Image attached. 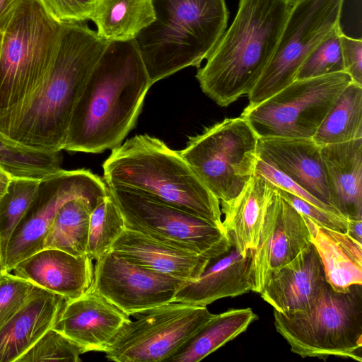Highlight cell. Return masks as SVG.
<instances>
[{"label": "cell", "mask_w": 362, "mask_h": 362, "mask_svg": "<svg viewBox=\"0 0 362 362\" xmlns=\"http://www.w3.org/2000/svg\"><path fill=\"white\" fill-rule=\"evenodd\" d=\"M151 86L135 40L108 42L74 109L64 150L99 153L119 146Z\"/></svg>", "instance_id": "6da1fadb"}, {"label": "cell", "mask_w": 362, "mask_h": 362, "mask_svg": "<svg viewBox=\"0 0 362 362\" xmlns=\"http://www.w3.org/2000/svg\"><path fill=\"white\" fill-rule=\"evenodd\" d=\"M107 42L82 22L62 23L47 74L5 136L36 150H64L74 109Z\"/></svg>", "instance_id": "7a4b0ae2"}, {"label": "cell", "mask_w": 362, "mask_h": 362, "mask_svg": "<svg viewBox=\"0 0 362 362\" xmlns=\"http://www.w3.org/2000/svg\"><path fill=\"white\" fill-rule=\"evenodd\" d=\"M294 0H239L235 17L196 78L202 92L228 106L253 88L270 62Z\"/></svg>", "instance_id": "3957f363"}, {"label": "cell", "mask_w": 362, "mask_h": 362, "mask_svg": "<svg viewBox=\"0 0 362 362\" xmlns=\"http://www.w3.org/2000/svg\"><path fill=\"white\" fill-rule=\"evenodd\" d=\"M103 170L107 187L138 191L223 226L220 201L179 151L156 137L135 135L112 148Z\"/></svg>", "instance_id": "277c9868"}, {"label": "cell", "mask_w": 362, "mask_h": 362, "mask_svg": "<svg viewBox=\"0 0 362 362\" xmlns=\"http://www.w3.org/2000/svg\"><path fill=\"white\" fill-rule=\"evenodd\" d=\"M154 20L134 40L153 85L199 67L226 30V0H151Z\"/></svg>", "instance_id": "5b68a950"}, {"label": "cell", "mask_w": 362, "mask_h": 362, "mask_svg": "<svg viewBox=\"0 0 362 362\" xmlns=\"http://www.w3.org/2000/svg\"><path fill=\"white\" fill-rule=\"evenodd\" d=\"M62 24L40 0H24L2 33L0 133L4 136L47 74Z\"/></svg>", "instance_id": "8992f818"}, {"label": "cell", "mask_w": 362, "mask_h": 362, "mask_svg": "<svg viewBox=\"0 0 362 362\" xmlns=\"http://www.w3.org/2000/svg\"><path fill=\"white\" fill-rule=\"evenodd\" d=\"M276 330L303 358L334 356L362 361V285L345 292L327 282L305 310H274Z\"/></svg>", "instance_id": "52a82bcc"}, {"label": "cell", "mask_w": 362, "mask_h": 362, "mask_svg": "<svg viewBox=\"0 0 362 362\" xmlns=\"http://www.w3.org/2000/svg\"><path fill=\"white\" fill-rule=\"evenodd\" d=\"M258 139L242 116L226 118L191 137L179 153L220 202H227L255 175Z\"/></svg>", "instance_id": "ba28073f"}, {"label": "cell", "mask_w": 362, "mask_h": 362, "mask_svg": "<svg viewBox=\"0 0 362 362\" xmlns=\"http://www.w3.org/2000/svg\"><path fill=\"white\" fill-rule=\"evenodd\" d=\"M351 81L344 71L297 79L262 103L246 107L240 116L259 139H312L338 95Z\"/></svg>", "instance_id": "9c48e42d"}, {"label": "cell", "mask_w": 362, "mask_h": 362, "mask_svg": "<svg viewBox=\"0 0 362 362\" xmlns=\"http://www.w3.org/2000/svg\"><path fill=\"white\" fill-rule=\"evenodd\" d=\"M216 314L204 305L172 301L134 313L104 350L109 361H167Z\"/></svg>", "instance_id": "30bf717a"}, {"label": "cell", "mask_w": 362, "mask_h": 362, "mask_svg": "<svg viewBox=\"0 0 362 362\" xmlns=\"http://www.w3.org/2000/svg\"><path fill=\"white\" fill-rule=\"evenodd\" d=\"M107 187L127 229L211 259L232 245L223 226L138 191L123 187Z\"/></svg>", "instance_id": "8fae6325"}, {"label": "cell", "mask_w": 362, "mask_h": 362, "mask_svg": "<svg viewBox=\"0 0 362 362\" xmlns=\"http://www.w3.org/2000/svg\"><path fill=\"white\" fill-rule=\"evenodd\" d=\"M344 0H294L274 53L247 94V107L255 106L296 80L311 51L341 27Z\"/></svg>", "instance_id": "7c38bea8"}, {"label": "cell", "mask_w": 362, "mask_h": 362, "mask_svg": "<svg viewBox=\"0 0 362 362\" xmlns=\"http://www.w3.org/2000/svg\"><path fill=\"white\" fill-rule=\"evenodd\" d=\"M105 182L89 170H61L40 182L36 195L8 243L4 272L43 249L56 213L66 202L84 198L95 207L107 194Z\"/></svg>", "instance_id": "4fadbf2b"}, {"label": "cell", "mask_w": 362, "mask_h": 362, "mask_svg": "<svg viewBox=\"0 0 362 362\" xmlns=\"http://www.w3.org/2000/svg\"><path fill=\"white\" fill-rule=\"evenodd\" d=\"M95 261L93 287L129 316L173 301L187 281L134 264L110 250Z\"/></svg>", "instance_id": "5bb4252c"}, {"label": "cell", "mask_w": 362, "mask_h": 362, "mask_svg": "<svg viewBox=\"0 0 362 362\" xmlns=\"http://www.w3.org/2000/svg\"><path fill=\"white\" fill-rule=\"evenodd\" d=\"M311 243L305 217L274 185L257 246L252 250V291L259 293L272 272L289 263Z\"/></svg>", "instance_id": "9a60e30c"}, {"label": "cell", "mask_w": 362, "mask_h": 362, "mask_svg": "<svg viewBox=\"0 0 362 362\" xmlns=\"http://www.w3.org/2000/svg\"><path fill=\"white\" fill-rule=\"evenodd\" d=\"M129 315L91 286L81 296L66 300L52 328L87 351L103 352Z\"/></svg>", "instance_id": "2e32d148"}, {"label": "cell", "mask_w": 362, "mask_h": 362, "mask_svg": "<svg viewBox=\"0 0 362 362\" xmlns=\"http://www.w3.org/2000/svg\"><path fill=\"white\" fill-rule=\"evenodd\" d=\"M327 283L320 257L311 243L292 261L272 272L259 293L280 313L307 308Z\"/></svg>", "instance_id": "e0dca14e"}, {"label": "cell", "mask_w": 362, "mask_h": 362, "mask_svg": "<svg viewBox=\"0 0 362 362\" xmlns=\"http://www.w3.org/2000/svg\"><path fill=\"white\" fill-rule=\"evenodd\" d=\"M257 154L258 158L333 207L320 146L313 139L261 138L258 139Z\"/></svg>", "instance_id": "ac0fdd59"}, {"label": "cell", "mask_w": 362, "mask_h": 362, "mask_svg": "<svg viewBox=\"0 0 362 362\" xmlns=\"http://www.w3.org/2000/svg\"><path fill=\"white\" fill-rule=\"evenodd\" d=\"M14 274L65 299L76 298L93 284V267L88 255L44 248L18 262Z\"/></svg>", "instance_id": "d6986e66"}, {"label": "cell", "mask_w": 362, "mask_h": 362, "mask_svg": "<svg viewBox=\"0 0 362 362\" xmlns=\"http://www.w3.org/2000/svg\"><path fill=\"white\" fill-rule=\"evenodd\" d=\"M251 261L252 250L241 253L232 243L226 252L210 260L197 280L186 281L173 301L206 306L252 291Z\"/></svg>", "instance_id": "ffe728a7"}, {"label": "cell", "mask_w": 362, "mask_h": 362, "mask_svg": "<svg viewBox=\"0 0 362 362\" xmlns=\"http://www.w3.org/2000/svg\"><path fill=\"white\" fill-rule=\"evenodd\" d=\"M110 250L134 264L187 281L197 280L211 259L126 228Z\"/></svg>", "instance_id": "44dd1931"}, {"label": "cell", "mask_w": 362, "mask_h": 362, "mask_svg": "<svg viewBox=\"0 0 362 362\" xmlns=\"http://www.w3.org/2000/svg\"><path fill=\"white\" fill-rule=\"evenodd\" d=\"M331 205L347 219H362V138L320 146Z\"/></svg>", "instance_id": "7402d4cb"}, {"label": "cell", "mask_w": 362, "mask_h": 362, "mask_svg": "<svg viewBox=\"0 0 362 362\" xmlns=\"http://www.w3.org/2000/svg\"><path fill=\"white\" fill-rule=\"evenodd\" d=\"M66 299L42 289L0 327V362H16L55 323Z\"/></svg>", "instance_id": "603a6c76"}, {"label": "cell", "mask_w": 362, "mask_h": 362, "mask_svg": "<svg viewBox=\"0 0 362 362\" xmlns=\"http://www.w3.org/2000/svg\"><path fill=\"white\" fill-rule=\"evenodd\" d=\"M274 185L260 175H255L233 199L221 203L224 214L222 225L241 253L257 246L265 212Z\"/></svg>", "instance_id": "cb8c5ba5"}, {"label": "cell", "mask_w": 362, "mask_h": 362, "mask_svg": "<svg viewBox=\"0 0 362 362\" xmlns=\"http://www.w3.org/2000/svg\"><path fill=\"white\" fill-rule=\"evenodd\" d=\"M303 216L327 284L338 292H345L353 285H362V243L346 231L320 226Z\"/></svg>", "instance_id": "d4e9b609"}, {"label": "cell", "mask_w": 362, "mask_h": 362, "mask_svg": "<svg viewBox=\"0 0 362 362\" xmlns=\"http://www.w3.org/2000/svg\"><path fill=\"white\" fill-rule=\"evenodd\" d=\"M257 319L250 308L216 314L167 361L198 362L243 333Z\"/></svg>", "instance_id": "484cf974"}, {"label": "cell", "mask_w": 362, "mask_h": 362, "mask_svg": "<svg viewBox=\"0 0 362 362\" xmlns=\"http://www.w3.org/2000/svg\"><path fill=\"white\" fill-rule=\"evenodd\" d=\"M90 20L105 41H127L154 20V12L151 0H96Z\"/></svg>", "instance_id": "4316f807"}, {"label": "cell", "mask_w": 362, "mask_h": 362, "mask_svg": "<svg viewBox=\"0 0 362 362\" xmlns=\"http://www.w3.org/2000/svg\"><path fill=\"white\" fill-rule=\"evenodd\" d=\"M362 138V86L351 82L340 93L312 138L320 146Z\"/></svg>", "instance_id": "83f0119b"}, {"label": "cell", "mask_w": 362, "mask_h": 362, "mask_svg": "<svg viewBox=\"0 0 362 362\" xmlns=\"http://www.w3.org/2000/svg\"><path fill=\"white\" fill-rule=\"evenodd\" d=\"M93 208L84 198L64 204L45 235L43 249H57L74 256L87 255L90 216Z\"/></svg>", "instance_id": "f1b7e54d"}, {"label": "cell", "mask_w": 362, "mask_h": 362, "mask_svg": "<svg viewBox=\"0 0 362 362\" xmlns=\"http://www.w3.org/2000/svg\"><path fill=\"white\" fill-rule=\"evenodd\" d=\"M62 160L61 151L25 147L0 133V165L13 177L44 179L62 170Z\"/></svg>", "instance_id": "f546056e"}, {"label": "cell", "mask_w": 362, "mask_h": 362, "mask_svg": "<svg viewBox=\"0 0 362 362\" xmlns=\"http://www.w3.org/2000/svg\"><path fill=\"white\" fill-rule=\"evenodd\" d=\"M41 180L12 178L0 199V258L2 270L10 238L34 199Z\"/></svg>", "instance_id": "4dcf8cb0"}, {"label": "cell", "mask_w": 362, "mask_h": 362, "mask_svg": "<svg viewBox=\"0 0 362 362\" xmlns=\"http://www.w3.org/2000/svg\"><path fill=\"white\" fill-rule=\"evenodd\" d=\"M124 228L123 218L107 193L90 213L88 257L96 260L105 255Z\"/></svg>", "instance_id": "1f68e13d"}, {"label": "cell", "mask_w": 362, "mask_h": 362, "mask_svg": "<svg viewBox=\"0 0 362 362\" xmlns=\"http://www.w3.org/2000/svg\"><path fill=\"white\" fill-rule=\"evenodd\" d=\"M86 352L83 346L52 327L16 362H78L81 361L79 356Z\"/></svg>", "instance_id": "d6a6232c"}, {"label": "cell", "mask_w": 362, "mask_h": 362, "mask_svg": "<svg viewBox=\"0 0 362 362\" xmlns=\"http://www.w3.org/2000/svg\"><path fill=\"white\" fill-rule=\"evenodd\" d=\"M341 27L328 35L308 55L296 80L344 72L341 55Z\"/></svg>", "instance_id": "836d02e7"}, {"label": "cell", "mask_w": 362, "mask_h": 362, "mask_svg": "<svg viewBox=\"0 0 362 362\" xmlns=\"http://www.w3.org/2000/svg\"><path fill=\"white\" fill-rule=\"evenodd\" d=\"M42 289L28 280L2 272L0 274V327Z\"/></svg>", "instance_id": "e575fe53"}, {"label": "cell", "mask_w": 362, "mask_h": 362, "mask_svg": "<svg viewBox=\"0 0 362 362\" xmlns=\"http://www.w3.org/2000/svg\"><path fill=\"white\" fill-rule=\"evenodd\" d=\"M255 173L265 177L279 189L291 193L322 209L341 216L335 209L317 199L289 177L258 158Z\"/></svg>", "instance_id": "d590c367"}, {"label": "cell", "mask_w": 362, "mask_h": 362, "mask_svg": "<svg viewBox=\"0 0 362 362\" xmlns=\"http://www.w3.org/2000/svg\"><path fill=\"white\" fill-rule=\"evenodd\" d=\"M277 189L279 194L299 213L319 226L337 230H346L349 219L322 209L284 189L278 187Z\"/></svg>", "instance_id": "8d00e7d4"}, {"label": "cell", "mask_w": 362, "mask_h": 362, "mask_svg": "<svg viewBox=\"0 0 362 362\" xmlns=\"http://www.w3.org/2000/svg\"><path fill=\"white\" fill-rule=\"evenodd\" d=\"M47 11L60 23L90 20L96 0H40Z\"/></svg>", "instance_id": "74e56055"}, {"label": "cell", "mask_w": 362, "mask_h": 362, "mask_svg": "<svg viewBox=\"0 0 362 362\" xmlns=\"http://www.w3.org/2000/svg\"><path fill=\"white\" fill-rule=\"evenodd\" d=\"M344 71L352 82L362 86V40L340 34Z\"/></svg>", "instance_id": "f35d334b"}, {"label": "cell", "mask_w": 362, "mask_h": 362, "mask_svg": "<svg viewBox=\"0 0 362 362\" xmlns=\"http://www.w3.org/2000/svg\"><path fill=\"white\" fill-rule=\"evenodd\" d=\"M24 0H0V33H2L18 6Z\"/></svg>", "instance_id": "ab89813d"}, {"label": "cell", "mask_w": 362, "mask_h": 362, "mask_svg": "<svg viewBox=\"0 0 362 362\" xmlns=\"http://www.w3.org/2000/svg\"><path fill=\"white\" fill-rule=\"evenodd\" d=\"M346 232L362 243V219H349Z\"/></svg>", "instance_id": "60d3db41"}, {"label": "cell", "mask_w": 362, "mask_h": 362, "mask_svg": "<svg viewBox=\"0 0 362 362\" xmlns=\"http://www.w3.org/2000/svg\"><path fill=\"white\" fill-rule=\"evenodd\" d=\"M13 177L0 165V199L6 192Z\"/></svg>", "instance_id": "b9f144b4"}, {"label": "cell", "mask_w": 362, "mask_h": 362, "mask_svg": "<svg viewBox=\"0 0 362 362\" xmlns=\"http://www.w3.org/2000/svg\"><path fill=\"white\" fill-rule=\"evenodd\" d=\"M2 272H3V270H2L1 262V258H0V274Z\"/></svg>", "instance_id": "7bdbcfd3"}, {"label": "cell", "mask_w": 362, "mask_h": 362, "mask_svg": "<svg viewBox=\"0 0 362 362\" xmlns=\"http://www.w3.org/2000/svg\"><path fill=\"white\" fill-rule=\"evenodd\" d=\"M1 37H2V33H0V50H1Z\"/></svg>", "instance_id": "ee69618b"}]
</instances>
